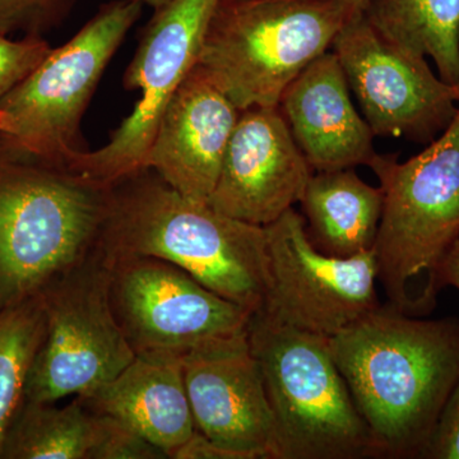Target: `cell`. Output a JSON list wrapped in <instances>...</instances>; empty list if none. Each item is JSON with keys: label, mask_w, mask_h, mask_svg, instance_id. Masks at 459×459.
Here are the masks:
<instances>
[{"label": "cell", "mask_w": 459, "mask_h": 459, "mask_svg": "<svg viewBox=\"0 0 459 459\" xmlns=\"http://www.w3.org/2000/svg\"><path fill=\"white\" fill-rule=\"evenodd\" d=\"M328 344L377 457L422 458L459 380V320L380 305Z\"/></svg>", "instance_id": "1"}, {"label": "cell", "mask_w": 459, "mask_h": 459, "mask_svg": "<svg viewBox=\"0 0 459 459\" xmlns=\"http://www.w3.org/2000/svg\"><path fill=\"white\" fill-rule=\"evenodd\" d=\"M98 247L105 263L131 256L171 263L253 314L270 286L263 226L183 197L148 166L111 183Z\"/></svg>", "instance_id": "2"}, {"label": "cell", "mask_w": 459, "mask_h": 459, "mask_svg": "<svg viewBox=\"0 0 459 459\" xmlns=\"http://www.w3.org/2000/svg\"><path fill=\"white\" fill-rule=\"evenodd\" d=\"M111 184L0 131V312L40 294L99 246Z\"/></svg>", "instance_id": "3"}, {"label": "cell", "mask_w": 459, "mask_h": 459, "mask_svg": "<svg viewBox=\"0 0 459 459\" xmlns=\"http://www.w3.org/2000/svg\"><path fill=\"white\" fill-rule=\"evenodd\" d=\"M383 213L374 256L388 307L409 316L433 309L444 256L459 238V110L425 150L407 161L377 153Z\"/></svg>", "instance_id": "4"}, {"label": "cell", "mask_w": 459, "mask_h": 459, "mask_svg": "<svg viewBox=\"0 0 459 459\" xmlns=\"http://www.w3.org/2000/svg\"><path fill=\"white\" fill-rule=\"evenodd\" d=\"M276 428V459L377 457L328 338L264 312L247 325Z\"/></svg>", "instance_id": "5"}, {"label": "cell", "mask_w": 459, "mask_h": 459, "mask_svg": "<svg viewBox=\"0 0 459 459\" xmlns=\"http://www.w3.org/2000/svg\"><path fill=\"white\" fill-rule=\"evenodd\" d=\"M351 16L341 0H220L198 65L238 110L277 108Z\"/></svg>", "instance_id": "6"}, {"label": "cell", "mask_w": 459, "mask_h": 459, "mask_svg": "<svg viewBox=\"0 0 459 459\" xmlns=\"http://www.w3.org/2000/svg\"><path fill=\"white\" fill-rule=\"evenodd\" d=\"M138 0H110L100 5L74 38L50 51L35 71L0 102L12 140L69 165L87 151L81 123L111 57L141 17Z\"/></svg>", "instance_id": "7"}, {"label": "cell", "mask_w": 459, "mask_h": 459, "mask_svg": "<svg viewBox=\"0 0 459 459\" xmlns=\"http://www.w3.org/2000/svg\"><path fill=\"white\" fill-rule=\"evenodd\" d=\"M45 332L25 398L59 402L92 394L135 358L110 303V272L99 247L40 292Z\"/></svg>", "instance_id": "8"}, {"label": "cell", "mask_w": 459, "mask_h": 459, "mask_svg": "<svg viewBox=\"0 0 459 459\" xmlns=\"http://www.w3.org/2000/svg\"><path fill=\"white\" fill-rule=\"evenodd\" d=\"M219 3L171 0L153 11L123 81L126 90L141 91L140 101L104 147L77 153L69 162L72 169L111 184L146 168L160 117L175 91L198 65Z\"/></svg>", "instance_id": "9"}, {"label": "cell", "mask_w": 459, "mask_h": 459, "mask_svg": "<svg viewBox=\"0 0 459 459\" xmlns=\"http://www.w3.org/2000/svg\"><path fill=\"white\" fill-rule=\"evenodd\" d=\"M270 286L261 312L332 338L380 307L374 252L337 258L320 252L295 208L264 226Z\"/></svg>", "instance_id": "10"}, {"label": "cell", "mask_w": 459, "mask_h": 459, "mask_svg": "<svg viewBox=\"0 0 459 459\" xmlns=\"http://www.w3.org/2000/svg\"><path fill=\"white\" fill-rule=\"evenodd\" d=\"M350 90L376 137L429 144L457 115V89L431 71L427 57L385 40L362 13L332 42Z\"/></svg>", "instance_id": "11"}, {"label": "cell", "mask_w": 459, "mask_h": 459, "mask_svg": "<svg viewBox=\"0 0 459 459\" xmlns=\"http://www.w3.org/2000/svg\"><path fill=\"white\" fill-rule=\"evenodd\" d=\"M107 264L111 307L135 353L186 352L244 331L252 318L247 307L162 259L131 256Z\"/></svg>", "instance_id": "12"}, {"label": "cell", "mask_w": 459, "mask_h": 459, "mask_svg": "<svg viewBox=\"0 0 459 459\" xmlns=\"http://www.w3.org/2000/svg\"><path fill=\"white\" fill-rule=\"evenodd\" d=\"M195 430L244 459H276V428L247 328L183 353Z\"/></svg>", "instance_id": "13"}, {"label": "cell", "mask_w": 459, "mask_h": 459, "mask_svg": "<svg viewBox=\"0 0 459 459\" xmlns=\"http://www.w3.org/2000/svg\"><path fill=\"white\" fill-rule=\"evenodd\" d=\"M312 175L280 108H246L230 137L208 204L264 228L300 202Z\"/></svg>", "instance_id": "14"}, {"label": "cell", "mask_w": 459, "mask_h": 459, "mask_svg": "<svg viewBox=\"0 0 459 459\" xmlns=\"http://www.w3.org/2000/svg\"><path fill=\"white\" fill-rule=\"evenodd\" d=\"M240 110L197 65L164 108L147 166L171 188L208 204Z\"/></svg>", "instance_id": "15"}, {"label": "cell", "mask_w": 459, "mask_h": 459, "mask_svg": "<svg viewBox=\"0 0 459 459\" xmlns=\"http://www.w3.org/2000/svg\"><path fill=\"white\" fill-rule=\"evenodd\" d=\"M292 137L316 171L369 166L373 131L356 110L340 60L325 51L287 87L279 105Z\"/></svg>", "instance_id": "16"}, {"label": "cell", "mask_w": 459, "mask_h": 459, "mask_svg": "<svg viewBox=\"0 0 459 459\" xmlns=\"http://www.w3.org/2000/svg\"><path fill=\"white\" fill-rule=\"evenodd\" d=\"M183 353H135L131 364L92 394L80 395L87 409L114 416L174 458L195 434L183 373Z\"/></svg>", "instance_id": "17"}, {"label": "cell", "mask_w": 459, "mask_h": 459, "mask_svg": "<svg viewBox=\"0 0 459 459\" xmlns=\"http://www.w3.org/2000/svg\"><path fill=\"white\" fill-rule=\"evenodd\" d=\"M299 204L307 237L320 252L337 258L373 252L383 213L380 186L352 169L316 171Z\"/></svg>", "instance_id": "18"}, {"label": "cell", "mask_w": 459, "mask_h": 459, "mask_svg": "<svg viewBox=\"0 0 459 459\" xmlns=\"http://www.w3.org/2000/svg\"><path fill=\"white\" fill-rule=\"evenodd\" d=\"M365 17L385 40L431 57L444 82L459 78V0H369Z\"/></svg>", "instance_id": "19"}, {"label": "cell", "mask_w": 459, "mask_h": 459, "mask_svg": "<svg viewBox=\"0 0 459 459\" xmlns=\"http://www.w3.org/2000/svg\"><path fill=\"white\" fill-rule=\"evenodd\" d=\"M95 413L74 397L56 402L23 400L3 437L0 459H87Z\"/></svg>", "instance_id": "20"}, {"label": "cell", "mask_w": 459, "mask_h": 459, "mask_svg": "<svg viewBox=\"0 0 459 459\" xmlns=\"http://www.w3.org/2000/svg\"><path fill=\"white\" fill-rule=\"evenodd\" d=\"M44 332L40 294L0 312V446L25 400L27 379Z\"/></svg>", "instance_id": "21"}, {"label": "cell", "mask_w": 459, "mask_h": 459, "mask_svg": "<svg viewBox=\"0 0 459 459\" xmlns=\"http://www.w3.org/2000/svg\"><path fill=\"white\" fill-rule=\"evenodd\" d=\"M95 413L92 442L87 459H168L135 429L114 416Z\"/></svg>", "instance_id": "22"}, {"label": "cell", "mask_w": 459, "mask_h": 459, "mask_svg": "<svg viewBox=\"0 0 459 459\" xmlns=\"http://www.w3.org/2000/svg\"><path fill=\"white\" fill-rule=\"evenodd\" d=\"M77 0H0V35L44 36L62 25Z\"/></svg>", "instance_id": "23"}, {"label": "cell", "mask_w": 459, "mask_h": 459, "mask_svg": "<svg viewBox=\"0 0 459 459\" xmlns=\"http://www.w3.org/2000/svg\"><path fill=\"white\" fill-rule=\"evenodd\" d=\"M51 50L44 36L26 35L12 40L0 35V102L44 62Z\"/></svg>", "instance_id": "24"}, {"label": "cell", "mask_w": 459, "mask_h": 459, "mask_svg": "<svg viewBox=\"0 0 459 459\" xmlns=\"http://www.w3.org/2000/svg\"><path fill=\"white\" fill-rule=\"evenodd\" d=\"M422 458L459 459V380L444 406Z\"/></svg>", "instance_id": "25"}, {"label": "cell", "mask_w": 459, "mask_h": 459, "mask_svg": "<svg viewBox=\"0 0 459 459\" xmlns=\"http://www.w3.org/2000/svg\"><path fill=\"white\" fill-rule=\"evenodd\" d=\"M172 459H244L240 453L212 442L195 430L188 442L180 446Z\"/></svg>", "instance_id": "26"}, {"label": "cell", "mask_w": 459, "mask_h": 459, "mask_svg": "<svg viewBox=\"0 0 459 459\" xmlns=\"http://www.w3.org/2000/svg\"><path fill=\"white\" fill-rule=\"evenodd\" d=\"M437 280H439L440 289L453 286L459 290V238L444 256Z\"/></svg>", "instance_id": "27"}, {"label": "cell", "mask_w": 459, "mask_h": 459, "mask_svg": "<svg viewBox=\"0 0 459 459\" xmlns=\"http://www.w3.org/2000/svg\"><path fill=\"white\" fill-rule=\"evenodd\" d=\"M349 11L351 12V14L362 13L367 8L368 2L369 0H341Z\"/></svg>", "instance_id": "28"}, {"label": "cell", "mask_w": 459, "mask_h": 459, "mask_svg": "<svg viewBox=\"0 0 459 459\" xmlns=\"http://www.w3.org/2000/svg\"><path fill=\"white\" fill-rule=\"evenodd\" d=\"M138 2H141L142 4L148 5V7H151L153 9V11H156V9L164 7V5L168 4V3H170L171 0H138Z\"/></svg>", "instance_id": "29"}, {"label": "cell", "mask_w": 459, "mask_h": 459, "mask_svg": "<svg viewBox=\"0 0 459 459\" xmlns=\"http://www.w3.org/2000/svg\"><path fill=\"white\" fill-rule=\"evenodd\" d=\"M0 131H7V120H5L4 115L0 113Z\"/></svg>", "instance_id": "30"}, {"label": "cell", "mask_w": 459, "mask_h": 459, "mask_svg": "<svg viewBox=\"0 0 459 459\" xmlns=\"http://www.w3.org/2000/svg\"><path fill=\"white\" fill-rule=\"evenodd\" d=\"M455 89H457V99H458V107H459V78H458L457 84H455Z\"/></svg>", "instance_id": "31"}]
</instances>
